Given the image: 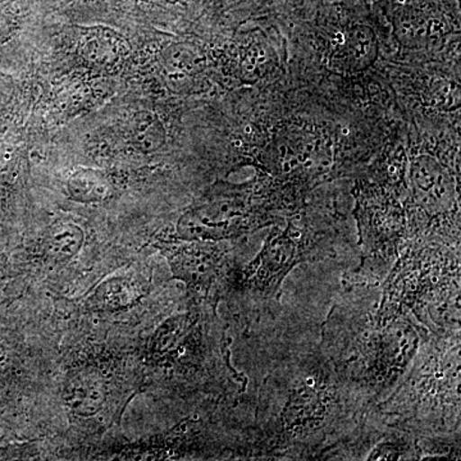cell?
Masks as SVG:
<instances>
[{"mask_svg": "<svg viewBox=\"0 0 461 461\" xmlns=\"http://www.w3.org/2000/svg\"><path fill=\"white\" fill-rule=\"evenodd\" d=\"M167 81L176 90H182L204 68V57L187 44H176L163 54Z\"/></svg>", "mask_w": 461, "mask_h": 461, "instance_id": "7c38bea8", "label": "cell"}, {"mask_svg": "<svg viewBox=\"0 0 461 461\" xmlns=\"http://www.w3.org/2000/svg\"><path fill=\"white\" fill-rule=\"evenodd\" d=\"M373 405L339 375L320 345L297 351L264 379L250 456L323 460L353 435Z\"/></svg>", "mask_w": 461, "mask_h": 461, "instance_id": "6da1fadb", "label": "cell"}, {"mask_svg": "<svg viewBox=\"0 0 461 461\" xmlns=\"http://www.w3.org/2000/svg\"><path fill=\"white\" fill-rule=\"evenodd\" d=\"M327 248L321 239L288 223L285 230H275L264 242L259 256L238 273L239 290L259 313L278 304L282 282L300 263L323 257Z\"/></svg>", "mask_w": 461, "mask_h": 461, "instance_id": "5b68a950", "label": "cell"}, {"mask_svg": "<svg viewBox=\"0 0 461 461\" xmlns=\"http://www.w3.org/2000/svg\"><path fill=\"white\" fill-rule=\"evenodd\" d=\"M84 239L83 230L76 224H57L48 232L44 248L56 259H68L78 253L83 247Z\"/></svg>", "mask_w": 461, "mask_h": 461, "instance_id": "9a60e30c", "label": "cell"}, {"mask_svg": "<svg viewBox=\"0 0 461 461\" xmlns=\"http://www.w3.org/2000/svg\"><path fill=\"white\" fill-rule=\"evenodd\" d=\"M377 297L346 296L321 329V350L336 371L375 405L400 384L429 330L411 317L378 321Z\"/></svg>", "mask_w": 461, "mask_h": 461, "instance_id": "7a4b0ae2", "label": "cell"}, {"mask_svg": "<svg viewBox=\"0 0 461 461\" xmlns=\"http://www.w3.org/2000/svg\"><path fill=\"white\" fill-rule=\"evenodd\" d=\"M460 247L411 239L384 278L378 321L411 317L432 335L460 330Z\"/></svg>", "mask_w": 461, "mask_h": 461, "instance_id": "3957f363", "label": "cell"}, {"mask_svg": "<svg viewBox=\"0 0 461 461\" xmlns=\"http://www.w3.org/2000/svg\"><path fill=\"white\" fill-rule=\"evenodd\" d=\"M460 330L432 335L390 396L375 405L393 426L420 437L460 435Z\"/></svg>", "mask_w": 461, "mask_h": 461, "instance_id": "277c9868", "label": "cell"}, {"mask_svg": "<svg viewBox=\"0 0 461 461\" xmlns=\"http://www.w3.org/2000/svg\"><path fill=\"white\" fill-rule=\"evenodd\" d=\"M323 460H420L418 438L388 423L373 405L360 426Z\"/></svg>", "mask_w": 461, "mask_h": 461, "instance_id": "52a82bcc", "label": "cell"}, {"mask_svg": "<svg viewBox=\"0 0 461 461\" xmlns=\"http://www.w3.org/2000/svg\"><path fill=\"white\" fill-rule=\"evenodd\" d=\"M68 193L76 202H104L112 194L111 180L104 172L98 169H80L69 178Z\"/></svg>", "mask_w": 461, "mask_h": 461, "instance_id": "4fadbf2b", "label": "cell"}, {"mask_svg": "<svg viewBox=\"0 0 461 461\" xmlns=\"http://www.w3.org/2000/svg\"><path fill=\"white\" fill-rule=\"evenodd\" d=\"M276 203L254 200L253 194H222L189 209L177 223V233L189 241H220L239 238L272 222Z\"/></svg>", "mask_w": 461, "mask_h": 461, "instance_id": "8992f818", "label": "cell"}, {"mask_svg": "<svg viewBox=\"0 0 461 461\" xmlns=\"http://www.w3.org/2000/svg\"><path fill=\"white\" fill-rule=\"evenodd\" d=\"M224 264L222 253L209 247L184 248L177 250L173 258V267L178 277L196 291L205 293H209L220 280Z\"/></svg>", "mask_w": 461, "mask_h": 461, "instance_id": "9c48e42d", "label": "cell"}, {"mask_svg": "<svg viewBox=\"0 0 461 461\" xmlns=\"http://www.w3.org/2000/svg\"><path fill=\"white\" fill-rule=\"evenodd\" d=\"M378 58V41L369 27L357 25L346 35L344 47L335 54V66L344 72H362Z\"/></svg>", "mask_w": 461, "mask_h": 461, "instance_id": "8fae6325", "label": "cell"}, {"mask_svg": "<svg viewBox=\"0 0 461 461\" xmlns=\"http://www.w3.org/2000/svg\"><path fill=\"white\" fill-rule=\"evenodd\" d=\"M411 200L427 217H446L456 202V187L450 173L429 156L418 157L411 168Z\"/></svg>", "mask_w": 461, "mask_h": 461, "instance_id": "ba28073f", "label": "cell"}, {"mask_svg": "<svg viewBox=\"0 0 461 461\" xmlns=\"http://www.w3.org/2000/svg\"><path fill=\"white\" fill-rule=\"evenodd\" d=\"M166 130L159 118L151 112H138L131 121L133 145L142 153H154L166 144Z\"/></svg>", "mask_w": 461, "mask_h": 461, "instance_id": "5bb4252c", "label": "cell"}, {"mask_svg": "<svg viewBox=\"0 0 461 461\" xmlns=\"http://www.w3.org/2000/svg\"><path fill=\"white\" fill-rule=\"evenodd\" d=\"M104 379L96 371L83 369L67 379L65 400L69 408L81 417H91L102 409L105 402Z\"/></svg>", "mask_w": 461, "mask_h": 461, "instance_id": "30bf717a", "label": "cell"}]
</instances>
